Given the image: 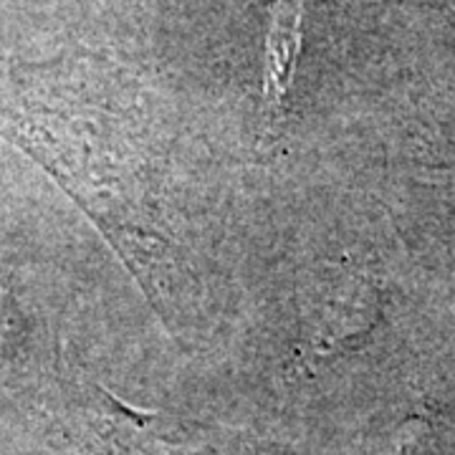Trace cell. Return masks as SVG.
<instances>
[{"instance_id":"6da1fadb","label":"cell","mask_w":455,"mask_h":455,"mask_svg":"<svg viewBox=\"0 0 455 455\" xmlns=\"http://www.w3.org/2000/svg\"><path fill=\"white\" fill-rule=\"evenodd\" d=\"M377 307V291L364 274L334 271L314 293L299 362L314 370L339 355L372 329Z\"/></svg>"},{"instance_id":"7a4b0ae2","label":"cell","mask_w":455,"mask_h":455,"mask_svg":"<svg viewBox=\"0 0 455 455\" xmlns=\"http://www.w3.org/2000/svg\"><path fill=\"white\" fill-rule=\"evenodd\" d=\"M301 46V0H278L268 44H266V74H263V112L266 127H274L283 109L296 53Z\"/></svg>"}]
</instances>
